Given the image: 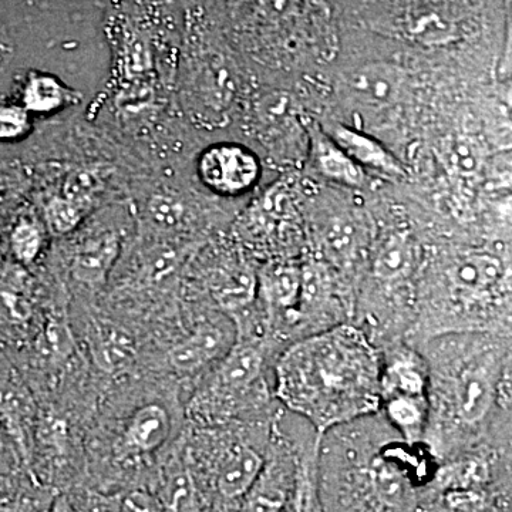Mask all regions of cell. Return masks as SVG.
I'll list each match as a JSON object with an SVG mask.
<instances>
[{
  "mask_svg": "<svg viewBox=\"0 0 512 512\" xmlns=\"http://www.w3.org/2000/svg\"><path fill=\"white\" fill-rule=\"evenodd\" d=\"M0 512H23V508L15 503H5V501H0Z\"/></svg>",
  "mask_w": 512,
  "mask_h": 512,
  "instance_id": "34",
  "label": "cell"
},
{
  "mask_svg": "<svg viewBox=\"0 0 512 512\" xmlns=\"http://www.w3.org/2000/svg\"><path fill=\"white\" fill-rule=\"evenodd\" d=\"M117 512H164V505L153 495L133 491L124 497Z\"/></svg>",
  "mask_w": 512,
  "mask_h": 512,
  "instance_id": "30",
  "label": "cell"
},
{
  "mask_svg": "<svg viewBox=\"0 0 512 512\" xmlns=\"http://www.w3.org/2000/svg\"><path fill=\"white\" fill-rule=\"evenodd\" d=\"M494 402L493 384L480 373H467L458 380L456 389L457 413L466 423H477L490 412Z\"/></svg>",
  "mask_w": 512,
  "mask_h": 512,
  "instance_id": "16",
  "label": "cell"
},
{
  "mask_svg": "<svg viewBox=\"0 0 512 512\" xmlns=\"http://www.w3.org/2000/svg\"><path fill=\"white\" fill-rule=\"evenodd\" d=\"M197 173L201 183L215 194L237 197L252 190L258 183L261 163L247 147L220 143L202 151Z\"/></svg>",
  "mask_w": 512,
  "mask_h": 512,
  "instance_id": "2",
  "label": "cell"
},
{
  "mask_svg": "<svg viewBox=\"0 0 512 512\" xmlns=\"http://www.w3.org/2000/svg\"><path fill=\"white\" fill-rule=\"evenodd\" d=\"M35 416V403L28 387L13 370V367L0 359V426L15 441L20 454L29 458V431Z\"/></svg>",
  "mask_w": 512,
  "mask_h": 512,
  "instance_id": "3",
  "label": "cell"
},
{
  "mask_svg": "<svg viewBox=\"0 0 512 512\" xmlns=\"http://www.w3.org/2000/svg\"><path fill=\"white\" fill-rule=\"evenodd\" d=\"M323 229V242L330 254L339 259L352 258L360 248V235L356 225L346 217L333 218Z\"/></svg>",
  "mask_w": 512,
  "mask_h": 512,
  "instance_id": "23",
  "label": "cell"
},
{
  "mask_svg": "<svg viewBox=\"0 0 512 512\" xmlns=\"http://www.w3.org/2000/svg\"><path fill=\"white\" fill-rule=\"evenodd\" d=\"M8 177L9 175L3 173L2 168H0V210H2V200H5L6 188H8Z\"/></svg>",
  "mask_w": 512,
  "mask_h": 512,
  "instance_id": "33",
  "label": "cell"
},
{
  "mask_svg": "<svg viewBox=\"0 0 512 512\" xmlns=\"http://www.w3.org/2000/svg\"><path fill=\"white\" fill-rule=\"evenodd\" d=\"M404 84L406 74L396 64L369 63L350 73L345 90L355 103L384 109L402 99Z\"/></svg>",
  "mask_w": 512,
  "mask_h": 512,
  "instance_id": "4",
  "label": "cell"
},
{
  "mask_svg": "<svg viewBox=\"0 0 512 512\" xmlns=\"http://www.w3.org/2000/svg\"><path fill=\"white\" fill-rule=\"evenodd\" d=\"M8 434L0 426V467L5 466L6 456H8V444H6Z\"/></svg>",
  "mask_w": 512,
  "mask_h": 512,
  "instance_id": "31",
  "label": "cell"
},
{
  "mask_svg": "<svg viewBox=\"0 0 512 512\" xmlns=\"http://www.w3.org/2000/svg\"><path fill=\"white\" fill-rule=\"evenodd\" d=\"M144 215L148 224H153L154 227L165 231V229L178 227L183 222L184 208L175 195L157 192L147 201Z\"/></svg>",
  "mask_w": 512,
  "mask_h": 512,
  "instance_id": "25",
  "label": "cell"
},
{
  "mask_svg": "<svg viewBox=\"0 0 512 512\" xmlns=\"http://www.w3.org/2000/svg\"><path fill=\"white\" fill-rule=\"evenodd\" d=\"M116 232H100L80 244L72 262V275L80 284L99 288L107 282L120 255Z\"/></svg>",
  "mask_w": 512,
  "mask_h": 512,
  "instance_id": "9",
  "label": "cell"
},
{
  "mask_svg": "<svg viewBox=\"0 0 512 512\" xmlns=\"http://www.w3.org/2000/svg\"><path fill=\"white\" fill-rule=\"evenodd\" d=\"M382 365L360 330L343 325L291 346L276 366V396L319 431L375 413Z\"/></svg>",
  "mask_w": 512,
  "mask_h": 512,
  "instance_id": "1",
  "label": "cell"
},
{
  "mask_svg": "<svg viewBox=\"0 0 512 512\" xmlns=\"http://www.w3.org/2000/svg\"><path fill=\"white\" fill-rule=\"evenodd\" d=\"M448 164L458 174H476L481 167V151L470 138L450 141L446 150Z\"/></svg>",
  "mask_w": 512,
  "mask_h": 512,
  "instance_id": "28",
  "label": "cell"
},
{
  "mask_svg": "<svg viewBox=\"0 0 512 512\" xmlns=\"http://www.w3.org/2000/svg\"><path fill=\"white\" fill-rule=\"evenodd\" d=\"M254 288V278L251 275L247 272H235L215 286L214 295L221 306L235 309L245 305L252 298Z\"/></svg>",
  "mask_w": 512,
  "mask_h": 512,
  "instance_id": "26",
  "label": "cell"
},
{
  "mask_svg": "<svg viewBox=\"0 0 512 512\" xmlns=\"http://www.w3.org/2000/svg\"><path fill=\"white\" fill-rule=\"evenodd\" d=\"M8 53V39H6L5 30H3L2 25H0V67H2V63L5 62Z\"/></svg>",
  "mask_w": 512,
  "mask_h": 512,
  "instance_id": "32",
  "label": "cell"
},
{
  "mask_svg": "<svg viewBox=\"0 0 512 512\" xmlns=\"http://www.w3.org/2000/svg\"><path fill=\"white\" fill-rule=\"evenodd\" d=\"M43 340H45L47 355L53 359H66L73 352V335L67 323L62 319L49 320Z\"/></svg>",
  "mask_w": 512,
  "mask_h": 512,
  "instance_id": "29",
  "label": "cell"
},
{
  "mask_svg": "<svg viewBox=\"0 0 512 512\" xmlns=\"http://www.w3.org/2000/svg\"><path fill=\"white\" fill-rule=\"evenodd\" d=\"M386 410L390 420L407 434L419 430L424 420L423 399L390 396Z\"/></svg>",
  "mask_w": 512,
  "mask_h": 512,
  "instance_id": "27",
  "label": "cell"
},
{
  "mask_svg": "<svg viewBox=\"0 0 512 512\" xmlns=\"http://www.w3.org/2000/svg\"><path fill=\"white\" fill-rule=\"evenodd\" d=\"M328 134L363 170L372 168L376 173L399 180L407 177L402 161L394 157L376 138L343 124H336Z\"/></svg>",
  "mask_w": 512,
  "mask_h": 512,
  "instance_id": "8",
  "label": "cell"
},
{
  "mask_svg": "<svg viewBox=\"0 0 512 512\" xmlns=\"http://www.w3.org/2000/svg\"><path fill=\"white\" fill-rule=\"evenodd\" d=\"M33 318L28 293L13 282L0 279V325L25 326Z\"/></svg>",
  "mask_w": 512,
  "mask_h": 512,
  "instance_id": "22",
  "label": "cell"
},
{
  "mask_svg": "<svg viewBox=\"0 0 512 512\" xmlns=\"http://www.w3.org/2000/svg\"><path fill=\"white\" fill-rule=\"evenodd\" d=\"M426 392V373L416 359L402 356L393 360L382 375V393L423 399Z\"/></svg>",
  "mask_w": 512,
  "mask_h": 512,
  "instance_id": "19",
  "label": "cell"
},
{
  "mask_svg": "<svg viewBox=\"0 0 512 512\" xmlns=\"http://www.w3.org/2000/svg\"><path fill=\"white\" fill-rule=\"evenodd\" d=\"M264 468V460L255 450L247 446L235 448L218 471V491L228 500L245 497Z\"/></svg>",
  "mask_w": 512,
  "mask_h": 512,
  "instance_id": "12",
  "label": "cell"
},
{
  "mask_svg": "<svg viewBox=\"0 0 512 512\" xmlns=\"http://www.w3.org/2000/svg\"><path fill=\"white\" fill-rule=\"evenodd\" d=\"M8 242L13 258L20 265L35 264L45 244L42 225L28 214H20L10 222Z\"/></svg>",
  "mask_w": 512,
  "mask_h": 512,
  "instance_id": "20",
  "label": "cell"
},
{
  "mask_svg": "<svg viewBox=\"0 0 512 512\" xmlns=\"http://www.w3.org/2000/svg\"><path fill=\"white\" fill-rule=\"evenodd\" d=\"M33 117L15 99L0 100V144L25 140L33 128Z\"/></svg>",
  "mask_w": 512,
  "mask_h": 512,
  "instance_id": "24",
  "label": "cell"
},
{
  "mask_svg": "<svg viewBox=\"0 0 512 512\" xmlns=\"http://www.w3.org/2000/svg\"><path fill=\"white\" fill-rule=\"evenodd\" d=\"M232 348L229 333L217 323H202L187 339L174 345L168 353L171 365L178 372H197Z\"/></svg>",
  "mask_w": 512,
  "mask_h": 512,
  "instance_id": "7",
  "label": "cell"
},
{
  "mask_svg": "<svg viewBox=\"0 0 512 512\" xmlns=\"http://www.w3.org/2000/svg\"><path fill=\"white\" fill-rule=\"evenodd\" d=\"M416 258V244L409 235L394 232L383 239L377 248L373 259V271L377 278L393 281L409 274L416 264Z\"/></svg>",
  "mask_w": 512,
  "mask_h": 512,
  "instance_id": "15",
  "label": "cell"
},
{
  "mask_svg": "<svg viewBox=\"0 0 512 512\" xmlns=\"http://www.w3.org/2000/svg\"><path fill=\"white\" fill-rule=\"evenodd\" d=\"M171 421L167 410L160 404H146L134 412L128 421L124 443L136 453H153L170 436Z\"/></svg>",
  "mask_w": 512,
  "mask_h": 512,
  "instance_id": "11",
  "label": "cell"
},
{
  "mask_svg": "<svg viewBox=\"0 0 512 512\" xmlns=\"http://www.w3.org/2000/svg\"><path fill=\"white\" fill-rule=\"evenodd\" d=\"M448 276L451 284L461 292L483 295L500 282L503 265L495 256L471 252L458 256L451 265Z\"/></svg>",
  "mask_w": 512,
  "mask_h": 512,
  "instance_id": "13",
  "label": "cell"
},
{
  "mask_svg": "<svg viewBox=\"0 0 512 512\" xmlns=\"http://www.w3.org/2000/svg\"><path fill=\"white\" fill-rule=\"evenodd\" d=\"M289 485L284 474L274 467L264 468L245 495V512H284Z\"/></svg>",
  "mask_w": 512,
  "mask_h": 512,
  "instance_id": "17",
  "label": "cell"
},
{
  "mask_svg": "<svg viewBox=\"0 0 512 512\" xmlns=\"http://www.w3.org/2000/svg\"><path fill=\"white\" fill-rule=\"evenodd\" d=\"M262 362L264 357L256 346L248 343L234 345L228 350L227 355L222 357L218 369V383L228 390L247 389L258 379Z\"/></svg>",
  "mask_w": 512,
  "mask_h": 512,
  "instance_id": "14",
  "label": "cell"
},
{
  "mask_svg": "<svg viewBox=\"0 0 512 512\" xmlns=\"http://www.w3.org/2000/svg\"><path fill=\"white\" fill-rule=\"evenodd\" d=\"M15 100L30 116H49L82 101V93L67 86L56 74L30 70L20 80Z\"/></svg>",
  "mask_w": 512,
  "mask_h": 512,
  "instance_id": "5",
  "label": "cell"
},
{
  "mask_svg": "<svg viewBox=\"0 0 512 512\" xmlns=\"http://www.w3.org/2000/svg\"><path fill=\"white\" fill-rule=\"evenodd\" d=\"M308 134L311 141L312 167L316 173L343 187L356 190L366 187L365 170L357 165L326 131H322L315 121L308 124Z\"/></svg>",
  "mask_w": 512,
  "mask_h": 512,
  "instance_id": "6",
  "label": "cell"
},
{
  "mask_svg": "<svg viewBox=\"0 0 512 512\" xmlns=\"http://www.w3.org/2000/svg\"><path fill=\"white\" fill-rule=\"evenodd\" d=\"M261 284L266 301L276 308H291L302 293V271L293 265L269 266L262 275Z\"/></svg>",
  "mask_w": 512,
  "mask_h": 512,
  "instance_id": "18",
  "label": "cell"
},
{
  "mask_svg": "<svg viewBox=\"0 0 512 512\" xmlns=\"http://www.w3.org/2000/svg\"><path fill=\"white\" fill-rule=\"evenodd\" d=\"M89 346L94 365L109 375L124 372L136 362V342L123 329L96 325L90 333Z\"/></svg>",
  "mask_w": 512,
  "mask_h": 512,
  "instance_id": "10",
  "label": "cell"
},
{
  "mask_svg": "<svg viewBox=\"0 0 512 512\" xmlns=\"http://www.w3.org/2000/svg\"><path fill=\"white\" fill-rule=\"evenodd\" d=\"M87 212L83 205L56 194L47 200L43 217L52 234L67 235L82 224Z\"/></svg>",
  "mask_w": 512,
  "mask_h": 512,
  "instance_id": "21",
  "label": "cell"
}]
</instances>
